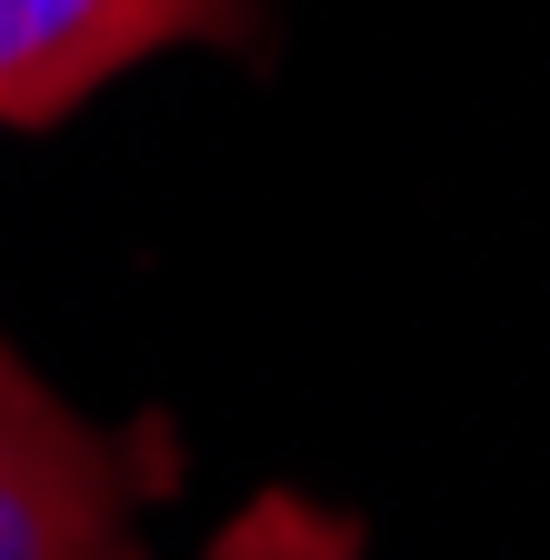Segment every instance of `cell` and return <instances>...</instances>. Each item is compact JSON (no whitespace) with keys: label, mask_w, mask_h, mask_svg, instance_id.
<instances>
[{"label":"cell","mask_w":550,"mask_h":560,"mask_svg":"<svg viewBox=\"0 0 550 560\" xmlns=\"http://www.w3.org/2000/svg\"><path fill=\"white\" fill-rule=\"evenodd\" d=\"M141 470L0 330V560H141Z\"/></svg>","instance_id":"1"},{"label":"cell","mask_w":550,"mask_h":560,"mask_svg":"<svg viewBox=\"0 0 550 560\" xmlns=\"http://www.w3.org/2000/svg\"><path fill=\"white\" fill-rule=\"evenodd\" d=\"M180 40L260 50V0H0V120L50 130Z\"/></svg>","instance_id":"2"}]
</instances>
